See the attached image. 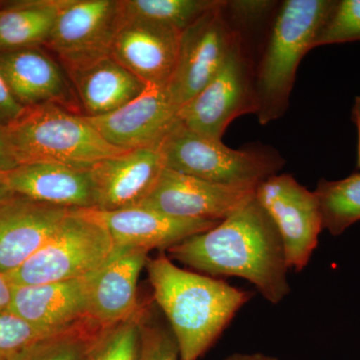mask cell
<instances>
[{
  "label": "cell",
  "mask_w": 360,
  "mask_h": 360,
  "mask_svg": "<svg viewBox=\"0 0 360 360\" xmlns=\"http://www.w3.org/2000/svg\"><path fill=\"white\" fill-rule=\"evenodd\" d=\"M172 259L210 276H236L278 304L290 293L281 236L255 195L210 231L167 250Z\"/></svg>",
  "instance_id": "6da1fadb"
},
{
  "label": "cell",
  "mask_w": 360,
  "mask_h": 360,
  "mask_svg": "<svg viewBox=\"0 0 360 360\" xmlns=\"http://www.w3.org/2000/svg\"><path fill=\"white\" fill-rule=\"evenodd\" d=\"M153 297L167 317L180 360H198L252 295L222 279L176 266L165 255L148 260Z\"/></svg>",
  "instance_id": "7a4b0ae2"
},
{
  "label": "cell",
  "mask_w": 360,
  "mask_h": 360,
  "mask_svg": "<svg viewBox=\"0 0 360 360\" xmlns=\"http://www.w3.org/2000/svg\"><path fill=\"white\" fill-rule=\"evenodd\" d=\"M335 0H285L277 11L257 75L258 122L279 120L290 108L298 66L335 9Z\"/></svg>",
  "instance_id": "3957f363"
},
{
  "label": "cell",
  "mask_w": 360,
  "mask_h": 360,
  "mask_svg": "<svg viewBox=\"0 0 360 360\" xmlns=\"http://www.w3.org/2000/svg\"><path fill=\"white\" fill-rule=\"evenodd\" d=\"M6 129L18 165L56 162L91 168L127 151L104 141L84 115L54 104L25 108Z\"/></svg>",
  "instance_id": "277c9868"
},
{
  "label": "cell",
  "mask_w": 360,
  "mask_h": 360,
  "mask_svg": "<svg viewBox=\"0 0 360 360\" xmlns=\"http://www.w3.org/2000/svg\"><path fill=\"white\" fill-rule=\"evenodd\" d=\"M165 168L226 186L257 187L279 174L283 156L269 146L234 149L177 122L160 143Z\"/></svg>",
  "instance_id": "5b68a950"
},
{
  "label": "cell",
  "mask_w": 360,
  "mask_h": 360,
  "mask_svg": "<svg viewBox=\"0 0 360 360\" xmlns=\"http://www.w3.org/2000/svg\"><path fill=\"white\" fill-rule=\"evenodd\" d=\"M117 250L91 210H72L49 240L8 276L14 286L82 278L108 264Z\"/></svg>",
  "instance_id": "8992f818"
},
{
  "label": "cell",
  "mask_w": 360,
  "mask_h": 360,
  "mask_svg": "<svg viewBox=\"0 0 360 360\" xmlns=\"http://www.w3.org/2000/svg\"><path fill=\"white\" fill-rule=\"evenodd\" d=\"M257 112L255 75L239 34L229 58L210 84L184 104L177 113L187 129L214 141H222L236 118Z\"/></svg>",
  "instance_id": "52a82bcc"
},
{
  "label": "cell",
  "mask_w": 360,
  "mask_h": 360,
  "mask_svg": "<svg viewBox=\"0 0 360 360\" xmlns=\"http://www.w3.org/2000/svg\"><path fill=\"white\" fill-rule=\"evenodd\" d=\"M224 6L225 1L220 0L181 32L176 65L167 84L179 110L217 75L240 34L227 18Z\"/></svg>",
  "instance_id": "ba28073f"
},
{
  "label": "cell",
  "mask_w": 360,
  "mask_h": 360,
  "mask_svg": "<svg viewBox=\"0 0 360 360\" xmlns=\"http://www.w3.org/2000/svg\"><path fill=\"white\" fill-rule=\"evenodd\" d=\"M255 198L276 224L288 267L302 271L323 229L314 191L302 186L292 175L277 174L257 187Z\"/></svg>",
  "instance_id": "9c48e42d"
},
{
  "label": "cell",
  "mask_w": 360,
  "mask_h": 360,
  "mask_svg": "<svg viewBox=\"0 0 360 360\" xmlns=\"http://www.w3.org/2000/svg\"><path fill=\"white\" fill-rule=\"evenodd\" d=\"M120 21V0H63L44 46L63 68L110 56Z\"/></svg>",
  "instance_id": "30bf717a"
},
{
  "label": "cell",
  "mask_w": 360,
  "mask_h": 360,
  "mask_svg": "<svg viewBox=\"0 0 360 360\" xmlns=\"http://www.w3.org/2000/svg\"><path fill=\"white\" fill-rule=\"evenodd\" d=\"M255 189L215 184L165 168L139 205L179 219L220 222L251 200Z\"/></svg>",
  "instance_id": "8fae6325"
},
{
  "label": "cell",
  "mask_w": 360,
  "mask_h": 360,
  "mask_svg": "<svg viewBox=\"0 0 360 360\" xmlns=\"http://www.w3.org/2000/svg\"><path fill=\"white\" fill-rule=\"evenodd\" d=\"M0 73L23 108L54 104L80 113L68 73L42 46L0 51Z\"/></svg>",
  "instance_id": "7c38bea8"
},
{
  "label": "cell",
  "mask_w": 360,
  "mask_h": 360,
  "mask_svg": "<svg viewBox=\"0 0 360 360\" xmlns=\"http://www.w3.org/2000/svg\"><path fill=\"white\" fill-rule=\"evenodd\" d=\"M177 113L179 108L167 85L150 84L120 110L86 118L104 141L123 150H131L158 146L179 122Z\"/></svg>",
  "instance_id": "4fadbf2b"
},
{
  "label": "cell",
  "mask_w": 360,
  "mask_h": 360,
  "mask_svg": "<svg viewBox=\"0 0 360 360\" xmlns=\"http://www.w3.org/2000/svg\"><path fill=\"white\" fill-rule=\"evenodd\" d=\"M165 168L160 144L99 161L90 168L96 194L94 210L112 212L141 205Z\"/></svg>",
  "instance_id": "5bb4252c"
},
{
  "label": "cell",
  "mask_w": 360,
  "mask_h": 360,
  "mask_svg": "<svg viewBox=\"0 0 360 360\" xmlns=\"http://www.w3.org/2000/svg\"><path fill=\"white\" fill-rule=\"evenodd\" d=\"M180 37L174 28L122 16L110 54L146 85H167L176 65Z\"/></svg>",
  "instance_id": "9a60e30c"
},
{
  "label": "cell",
  "mask_w": 360,
  "mask_h": 360,
  "mask_svg": "<svg viewBox=\"0 0 360 360\" xmlns=\"http://www.w3.org/2000/svg\"><path fill=\"white\" fill-rule=\"evenodd\" d=\"M70 208L13 195L0 205V271H15L58 229Z\"/></svg>",
  "instance_id": "2e32d148"
},
{
  "label": "cell",
  "mask_w": 360,
  "mask_h": 360,
  "mask_svg": "<svg viewBox=\"0 0 360 360\" xmlns=\"http://www.w3.org/2000/svg\"><path fill=\"white\" fill-rule=\"evenodd\" d=\"M148 250H118L90 276L85 319L105 329L129 319L141 307L137 283L148 260Z\"/></svg>",
  "instance_id": "e0dca14e"
},
{
  "label": "cell",
  "mask_w": 360,
  "mask_h": 360,
  "mask_svg": "<svg viewBox=\"0 0 360 360\" xmlns=\"http://www.w3.org/2000/svg\"><path fill=\"white\" fill-rule=\"evenodd\" d=\"M91 210L110 232L117 250H168L219 224L172 217L142 205L112 212Z\"/></svg>",
  "instance_id": "ac0fdd59"
},
{
  "label": "cell",
  "mask_w": 360,
  "mask_h": 360,
  "mask_svg": "<svg viewBox=\"0 0 360 360\" xmlns=\"http://www.w3.org/2000/svg\"><path fill=\"white\" fill-rule=\"evenodd\" d=\"M11 191L30 200L70 210H94L90 168L56 162L23 163L8 172Z\"/></svg>",
  "instance_id": "d6986e66"
},
{
  "label": "cell",
  "mask_w": 360,
  "mask_h": 360,
  "mask_svg": "<svg viewBox=\"0 0 360 360\" xmlns=\"http://www.w3.org/2000/svg\"><path fill=\"white\" fill-rule=\"evenodd\" d=\"M91 274L58 283L14 286L9 311L49 335L70 328L85 319Z\"/></svg>",
  "instance_id": "ffe728a7"
},
{
  "label": "cell",
  "mask_w": 360,
  "mask_h": 360,
  "mask_svg": "<svg viewBox=\"0 0 360 360\" xmlns=\"http://www.w3.org/2000/svg\"><path fill=\"white\" fill-rule=\"evenodd\" d=\"M84 115L96 117L120 110L146 84L110 56L65 68Z\"/></svg>",
  "instance_id": "44dd1931"
},
{
  "label": "cell",
  "mask_w": 360,
  "mask_h": 360,
  "mask_svg": "<svg viewBox=\"0 0 360 360\" xmlns=\"http://www.w3.org/2000/svg\"><path fill=\"white\" fill-rule=\"evenodd\" d=\"M63 1L0 2V51L44 46Z\"/></svg>",
  "instance_id": "7402d4cb"
},
{
  "label": "cell",
  "mask_w": 360,
  "mask_h": 360,
  "mask_svg": "<svg viewBox=\"0 0 360 360\" xmlns=\"http://www.w3.org/2000/svg\"><path fill=\"white\" fill-rule=\"evenodd\" d=\"M322 226L338 236L360 220V174L345 179H321L314 191Z\"/></svg>",
  "instance_id": "603a6c76"
},
{
  "label": "cell",
  "mask_w": 360,
  "mask_h": 360,
  "mask_svg": "<svg viewBox=\"0 0 360 360\" xmlns=\"http://www.w3.org/2000/svg\"><path fill=\"white\" fill-rule=\"evenodd\" d=\"M220 0H120L122 18L168 26L184 32Z\"/></svg>",
  "instance_id": "cb8c5ba5"
},
{
  "label": "cell",
  "mask_w": 360,
  "mask_h": 360,
  "mask_svg": "<svg viewBox=\"0 0 360 360\" xmlns=\"http://www.w3.org/2000/svg\"><path fill=\"white\" fill-rule=\"evenodd\" d=\"M103 330L84 319L40 338L14 360H87L94 340Z\"/></svg>",
  "instance_id": "d4e9b609"
},
{
  "label": "cell",
  "mask_w": 360,
  "mask_h": 360,
  "mask_svg": "<svg viewBox=\"0 0 360 360\" xmlns=\"http://www.w3.org/2000/svg\"><path fill=\"white\" fill-rule=\"evenodd\" d=\"M148 314V305L141 303L129 319L103 329L94 340L87 360H139L141 324Z\"/></svg>",
  "instance_id": "484cf974"
},
{
  "label": "cell",
  "mask_w": 360,
  "mask_h": 360,
  "mask_svg": "<svg viewBox=\"0 0 360 360\" xmlns=\"http://www.w3.org/2000/svg\"><path fill=\"white\" fill-rule=\"evenodd\" d=\"M360 41V0L336 1L315 47Z\"/></svg>",
  "instance_id": "4316f807"
},
{
  "label": "cell",
  "mask_w": 360,
  "mask_h": 360,
  "mask_svg": "<svg viewBox=\"0 0 360 360\" xmlns=\"http://www.w3.org/2000/svg\"><path fill=\"white\" fill-rule=\"evenodd\" d=\"M11 311L0 314V360H14L49 335Z\"/></svg>",
  "instance_id": "83f0119b"
},
{
  "label": "cell",
  "mask_w": 360,
  "mask_h": 360,
  "mask_svg": "<svg viewBox=\"0 0 360 360\" xmlns=\"http://www.w3.org/2000/svg\"><path fill=\"white\" fill-rule=\"evenodd\" d=\"M139 360H180L172 330L151 321L150 312L141 324Z\"/></svg>",
  "instance_id": "f1b7e54d"
},
{
  "label": "cell",
  "mask_w": 360,
  "mask_h": 360,
  "mask_svg": "<svg viewBox=\"0 0 360 360\" xmlns=\"http://www.w3.org/2000/svg\"><path fill=\"white\" fill-rule=\"evenodd\" d=\"M276 2L266 0H233L225 1V13L229 18L243 23H250L260 20L271 11Z\"/></svg>",
  "instance_id": "f546056e"
},
{
  "label": "cell",
  "mask_w": 360,
  "mask_h": 360,
  "mask_svg": "<svg viewBox=\"0 0 360 360\" xmlns=\"http://www.w3.org/2000/svg\"><path fill=\"white\" fill-rule=\"evenodd\" d=\"M25 110V108L11 94L0 73V127H11Z\"/></svg>",
  "instance_id": "4dcf8cb0"
},
{
  "label": "cell",
  "mask_w": 360,
  "mask_h": 360,
  "mask_svg": "<svg viewBox=\"0 0 360 360\" xmlns=\"http://www.w3.org/2000/svg\"><path fill=\"white\" fill-rule=\"evenodd\" d=\"M16 167H18V163L9 142L7 129L0 127V170L11 172Z\"/></svg>",
  "instance_id": "1f68e13d"
},
{
  "label": "cell",
  "mask_w": 360,
  "mask_h": 360,
  "mask_svg": "<svg viewBox=\"0 0 360 360\" xmlns=\"http://www.w3.org/2000/svg\"><path fill=\"white\" fill-rule=\"evenodd\" d=\"M14 285L8 274L0 271V314L9 311L13 302Z\"/></svg>",
  "instance_id": "d6a6232c"
},
{
  "label": "cell",
  "mask_w": 360,
  "mask_h": 360,
  "mask_svg": "<svg viewBox=\"0 0 360 360\" xmlns=\"http://www.w3.org/2000/svg\"><path fill=\"white\" fill-rule=\"evenodd\" d=\"M15 195L8 182V172L0 170V205Z\"/></svg>",
  "instance_id": "836d02e7"
},
{
  "label": "cell",
  "mask_w": 360,
  "mask_h": 360,
  "mask_svg": "<svg viewBox=\"0 0 360 360\" xmlns=\"http://www.w3.org/2000/svg\"><path fill=\"white\" fill-rule=\"evenodd\" d=\"M224 360H281L277 357L271 356L260 352H255V354H234L229 355Z\"/></svg>",
  "instance_id": "e575fe53"
},
{
  "label": "cell",
  "mask_w": 360,
  "mask_h": 360,
  "mask_svg": "<svg viewBox=\"0 0 360 360\" xmlns=\"http://www.w3.org/2000/svg\"><path fill=\"white\" fill-rule=\"evenodd\" d=\"M352 120L357 127L359 134V146H357V167L360 169V96L355 98L354 108H352Z\"/></svg>",
  "instance_id": "d590c367"
}]
</instances>
